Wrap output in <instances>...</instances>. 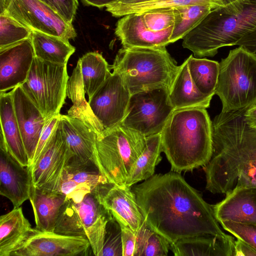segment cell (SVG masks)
Segmentation results:
<instances>
[{
  "instance_id": "1",
  "label": "cell",
  "mask_w": 256,
  "mask_h": 256,
  "mask_svg": "<svg viewBox=\"0 0 256 256\" xmlns=\"http://www.w3.org/2000/svg\"><path fill=\"white\" fill-rule=\"evenodd\" d=\"M132 190L146 224L170 244L199 236L234 238L220 228L212 206L180 173L154 174Z\"/></svg>"
},
{
  "instance_id": "2",
  "label": "cell",
  "mask_w": 256,
  "mask_h": 256,
  "mask_svg": "<svg viewBox=\"0 0 256 256\" xmlns=\"http://www.w3.org/2000/svg\"><path fill=\"white\" fill-rule=\"evenodd\" d=\"M245 110L221 112L212 122V152L204 170L212 194L256 187V129L246 123Z\"/></svg>"
},
{
  "instance_id": "3",
  "label": "cell",
  "mask_w": 256,
  "mask_h": 256,
  "mask_svg": "<svg viewBox=\"0 0 256 256\" xmlns=\"http://www.w3.org/2000/svg\"><path fill=\"white\" fill-rule=\"evenodd\" d=\"M171 171L180 173L204 166L212 152V124L206 108L174 110L161 133Z\"/></svg>"
},
{
  "instance_id": "4",
  "label": "cell",
  "mask_w": 256,
  "mask_h": 256,
  "mask_svg": "<svg viewBox=\"0 0 256 256\" xmlns=\"http://www.w3.org/2000/svg\"><path fill=\"white\" fill-rule=\"evenodd\" d=\"M256 27V0H236L212 10L183 38V48L196 58L212 57Z\"/></svg>"
},
{
  "instance_id": "5",
  "label": "cell",
  "mask_w": 256,
  "mask_h": 256,
  "mask_svg": "<svg viewBox=\"0 0 256 256\" xmlns=\"http://www.w3.org/2000/svg\"><path fill=\"white\" fill-rule=\"evenodd\" d=\"M178 67L166 46L122 47L110 68L122 76L132 94L158 88L168 90Z\"/></svg>"
},
{
  "instance_id": "6",
  "label": "cell",
  "mask_w": 256,
  "mask_h": 256,
  "mask_svg": "<svg viewBox=\"0 0 256 256\" xmlns=\"http://www.w3.org/2000/svg\"><path fill=\"white\" fill-rule=\"evenodd\" d=\"M96 190L77 198H66L60 208L54 232L86 238L94 255L100 256L108 224L114 217L100 202Z\"/></svg>"
},
{
  "instance_id": "7",
  "label": "cell",
  "mask_w": 256,
  "mask_h": 256,
  "mask_svg": "<svg viewBox=\"0 0 256 256\" xmlns=\"http://www.w3.org/2000/svg\"><path fill=\"white\" fill-rule=\"evenodd\" d=\"M222 112L248 108L256 103V56L241 46L220 63L215 91Z\"/></svg>"
},
{
  "instance_id": "8",
  "label": "cell",
  "mask_w": 256,
  "mask_h": 256,
  "mask_svg": "<svg viewBox=\"0 0 256 256\" xmlns=\"http://www.w3.org/2000/svg\"><path fill=\"white\" fill-rule=\"evenodd\" d=\"M146 144L144 134L121 124L97 137L96 154L100 172L109 182L126 186L130 169Z\"/></svg>"
},
{
  "instance_id": "9",
  "label": "cell",
  "mask_w": 256,
  "mask_h": 256,
  "mask_svg": "<svg viewBox=\"0 0 256 256\" xmlns=\"http://www.w3.org/2000/svg\"><path fill=\"white\" fill-rule=\"evenodd\" d=\"M68 79L66 64L50 62L35 56L21 86L46 120L60 114L67 94Z\"/></svg>"
},
{
  "instance_id": "10",
  "label": "cell",
  "mask_w": 256,
  "mask_h": 256,
  "mask_svg": "<svg viewBox=\"0 0 256 256\" xmlns=\"http://www.w3.org/2000/svg\"><path fill=\"white\" fill-rule=\"evenodd\" d=\"M168 90L158 88L132 94L121 124L146 137L161 134L174 112Z\"/></svg>"
},
{
  "instance_id": "11",
  "label": "cell",
  "mask_w": 256,
  "mask_h": 256,
  "mask_svg": "<svg viewBox=\"0 0 256 256\" xmlns=\"http://www.w3.org/2000/svg\"><path fill=\"white\" fill-rule=\"evenodd\" d=\"M0 14H5L30 28L68 40L76 33L56 12L40 0H0Z\"/></svg>"
},
{
  "instance_id": "12",
  "label": "cell",
  "mask_w": 256,
  "mask_h": 256,
  "mask_svg": "<svg viewBox=\"0 0 256 256\" xmlns=\"http://www.w3.org/2000/svg\"><path fill=\"white\" fill-rule=\"evenodd\" d=\"M131 95L122 76L113 70L89 98V106L101 125L104 134L122 124Z\"/></svg>"
},
{
  "instance_id": "13",
  "label": "cell",
  "mask_w": 256,
  "mask_h": 256,
  "mask_svg": "<svg viewBox=\"0 0 256 256\" xmlns=\"http://www.w3.org/2000/svg\"><path fill=\"white\" fill-rule=\"evenodd\" d=\"M68 154V147L59 119L39 156L30 166L32 185L59 190Z\"/></svg>"
},
{
  "instance_id": "14",
  "label": "cell",
  "mask_w": 256,
  "mask_h": 256,
  "mask_svg": "<svg viewBox=\"0 0 256 256\" xmlns=\"http://www.w3.org/2000/svg\"><path fill=\"white\" fill-rule=\"evenodd\" d=\"M90 247L86 238L43 232L36 228L33 234L11 256H86Z\"/></svg>"
},
{
  "instance_id": "15",
  "label": "cell",
  "mask_w": 256,
  "mask_h": 256,
  "mask_svg": "<svg viewBox=\"0 0 256 256\" xmlns=\"http://www.w3.org/2000/svg\"><path fill=\"white\" fill-rule=\"evenodd\" d=\"M96 194L100 202L118 223L129 227L136 234L144 218L131 188L107 182L100 185Z\"/></svg>"
},
{
  "instance_id": "16",
  "label": "cell",
  "mask_w": 256,
  "mask_h": 256,
  "mask_svg": "<svg viewBox=\"0 0 256 256\" xmlns=\"http://www.w3.org/2000/svg\"><path fill=\"white\" fill-rule=\"evenodd\" d=\"M35 56L30 38L0 49V92L25 82Z\"/></svg>"
},
{
  "instance_id": "17",
  "label": "cell",
  "mask_w": 256,
  "mask_h": 256,
  "mask_svg": "<svg viewBox=\"0 0 256 256\" xmlns=\"http://www.w3.org/2000/svg\"><path fill=\"white\" fill-rule=\"evenodd\" d=\"M10 91L16 116L30 166L46 120L21 86Z\"/></svg>"
},
{
  "instance_id": "18",
  "label": "cell",
  "mask_w": 256,
  "mask_h": 256,
  "mask_svg": "<svg viewBox=\"0 0 256 256\" xmlns=\"http://www.w3.org/2000/svg\"><path fill=\"white\" fill-rule=\"evenodd\" d=\"M32 186L30 166L20 164L6 148H0V194L20 207L29 199Z\"/></svg>"
},
{
  "instance_id": "19",
  "label": "cell",
  "mask_w": 256,
  "mask_h": 256,
  "mask_svg": "<svg viewBox=\"0 0 256 256\" xmlns=\"http://www.w3.org/2000/svg\"><path fill=\"white\" fill-rule=\"evenodd\" d=\"M173 26L158 32L150 30L145 26L142 14L133 13L117 22L114 34L123 48L166 46L170 44Z\"/></svg>"
},
{
  "instance_id": "20",
  "label": "cell",
  "mask_w": 256,
  "mask_h": 256,
  "mask_svg": "<svg viewBox=\"0 0 256 256\" xmlns=\"http://www.w3.org/2000/svg\"><path fill=\"white\" fill-rule=\"evenodd\" d=\"M60 122L68 150L67 160L92 162L99 168L96 133L80 120L68 114H60Z\"/></svg>"
},
{
  "instance_id": "21",
  "label": "cell",
  "mask_w": 256,
  "mask_h": 256,
  "mask_svg": "<svg viewBox=\"0 0 256 256\" xmlns=\"http://www.w3.org/2000/svg\"><path fill=\"white\" fill-rule=\"evenodd\" d=\"M107 182L95 164L68 160L62 174L59 190L66 198H73L94 192Z\"/></svg>"
},
{
  "instance_id": "22",
  "label": "cell",
  "mask_w": 256,
  "mask_h": 256,
  "mask_svg": "<svg viewBox=\"0 0 256 256\" xmlns=\"http://www.w3.org/2000/svg\"><path fill=\"white\" fill-rule=\"evenodd\" d=\"M212 206L218 222L231 220L256 225V187H236Z\"/></svg>"
},
{
  "instance_id": "23",
  "label": "cell",
  "mask_w": 256,
  "mask_h": 256,
  "mask_svg": "<svg viewBox=\"0 0 256 256\" xmlns=\"http://www.w3.org/2000/svg\"><path fill=\"white\" fill-rule=\"evenodd\" d=\"M0 145L20 164L29 166V162L16 116L11 91L0 92Z\"/></svg>"
},
{
  "instance_id": "24",
  "label": "cell",
  "mask_w": 256,
  "mask_h": 256,
  "mask_svg": "<svg viewBox=\"0 0 256 256\" xmlns=\"http://www.w3.org/2000/svg\"><path fill=\"white\" fill-rule=\"evenodd\" d=\"M170 102L174 110L209 108L212 96L202 94L190 75L188 58L179 66L168 90Z\"/></svg>"
},
{
  "instance_id": "25",
  "label": "cell",
  "mask_w": 256,
  "mask_h": 256,
  "mask_svg": "<svg viewBox=\"0 0 256 256\" xmlns=\"http://www.w3.org/2000/svg\"><path fill=\"white\" fill-rule=\"evenodd\" d=\"M66 196L60 190H52L32 185L29 200L32 207L36 228L54 232L61 208Z\"/></svg>"
},
{
  "instance_id": "26",
  "label": "cell",
  "mask_w": 256,
  "mask_h": 256,
  "mask_svg": "<svg viewBox=\"0 0 256 256\" xmlns=\"http://www.w3.org/2000/svg\"><path fill=\"white\" fill-rule=\"evenodd\" d=\"M32 228L21 207L14 208L0 218V256H11L33 234Z\"/></svg>"
},
{
  "instance_id": "27",
  "label": "cell",
  "mask_w": 256,
  "mask_h": 256,
  "mask_svg": "<svg viewBox=\"0 0 256 256\" xmlns=\"http://www.w3.org/2000/svg\"><path fill=\"white\" fill-rule=\"evenodd\" d=\"M235 240L204 235L184 238L170 244L176 256H233Z\"/></svg>"
},
{
  "instance_id": "28",
  "label": "cell",
  "mask_w": 256,
  "mask_h": 256,
  "mask_svg": "<svg viewBox=\"0 0 256 256\" xmlns=\"http://www.w3.org/2000/svg\"><path fill=\"white\" fill-rule=\"evenodd\" d=\"M66 93L73 103L68 111V115L80 120L96 133L98 137L102 136L104 130L85 98L86 92L82 82L79 60L68 79Z\"/></svg>"
},
{
  "instance_id": "29",
  "label": "cell",
  "mask_w": 256,
  "mask_h": 256,
  "mask_svg": "<svg viewBox=\"0 0 256 256\" xmlns=\"http://www.w3.org/2000/svg\"><path fill=\"white\" fill-rule=\"evenodd\" d=\"M36 57L50 62L67 64L76 48L69 40L32 30L30 36Z\"/></svg>"
},
{
  "instance_id": "30",
  "label": "cell",
  "mask_w": 256,
  "mask_h": 256,
  "mask_svg": "<svg viewBox=\"0 0 256 256\" xmlns=\"http://www.w3.org/2000/svg\"><path fill=\"white\" fill-rule=\"evenodd\" d=\"M146 144L142 154L133 164L126 180V186H131L154 175L155 168L160 162L162 152L161 134L146 137Z\"/></svg>"
},
{
  "instance_id": "31",
  "label": "cell",
  "mask_w": 256,
  "mask_h": 256,
  "mask_svg": "<svg viewBox=\"0 0 256 256\" xmlns=\"http://www.w3.org/2000/svg\"><path fill=\"white\" fill-rule=\"evenodd\" d=\"M84 87L90 98L110 76V66L101 54L89 52L79 60Z\"/></svg>"
},
{
  "instance_id": "32",
  "label": "cell",
  "mask_w": 256,
  "mask_h": 256,
  "mask_svg": "<svg viewBox=\"0 0 256 256\" xmlns=\"http://www.w3.org/2000/svg\"><path fill=\"white\" fill-rule=\"evenodd\" d=\"M191 78L204 94L213 96L218 81L220 63L206 58H197L192 54L188 58Z\"/></svg>"
},
{
  "instance_id": "33",
  "label": "cell",
  "mask_w": 256,
  "mask_h": 256,
  "mask_svg": "<svg viewBox=\"0 0 256 256\" xmlns=\"http://www.w3.org/2000/svg\"><path fill=\"white\" fill-rule=\"evenodd\" d=\"M174 22L170 44L182 38L195 28L214 8L208 5L190 4L173 8Z\"/></svg>"
},
{
  "instance_id": "34",
  "label": "cell",
  "mask_w": 256,
  "mask_h": 256,
  "mask_svg": "<svg viewBox=\"0 0 256 256\" xmlns=\"http://www.w3.org/2000/svg\"><path fill=\"white\" fill-rule=\"evenodd\" d=\"M204 4L212 6L214 9L226 6L223 0H154L150 2L130 5L108 10L114 17H122L125 15L142 14L160 8H174L190 5Z\"/></svg>"
},
{
  "instance_id": "35",
  "label": "cell",
  "mask_w": 256,
  "mask_h": 256,
  "mask_svg": "<svg viewBox=\"0 0 256 256\" xmlns=\"http://www.w3.org/2000/svg\"><path fill=\"white\" fill-rule=\"evenodd\" d=\"M170 242L151 228L144 221L136 234V244L134 256H166L170 249Z\"/></svg>"
},
{
  "instance_id": "36",
  "label": "cell",
  "mask_w": 256,
  "mask_h": 256,
  "mask_svg": "<svg viewBox=\"0 0 256 256\" xmlns=\"http://www.w3.org/2000/svg\"><path fill=\"white\" fill-rule=\"evenodd\" d=\"M32 32L12 17L0 14V49L30 38Z\"/></svg>"
},
{
  "instance_id": "37",
  "label": "cell",
  "mask_w": 256,
  "mask_h": 256,
  "mask_svg": "<svg viewBox=\"0 0 256 256\" xmlns=\"http://www.w3.org/2000/svg\"><path fill=\"white\" fill-rule=\"evenodd\" d=\"M141 14L146 27L153 32L161 31L174 24L173 8H158Z\"/></svg>"
},
{
  "instance_id": "38",
  "label": "cell",
  "mask_w": 256,
  "mask_h": 256,
  "mask_svg": "<svg viewBox=\"0 0 256 256\" xmlns=\"http://www.w3.org/2000/svg\"><path fill=\"white\" fill-rule=\"evenodd\" d=\"M224 230L236 238L246 242L256 250V225L223 220L219 222Z\"/></svg>"
},
{
  "instance_id": "39",
  "label": "cell",
  "mask_w": 256,
  "mask_h": 256,
  "mask_svg": "<svg viewBox=\"0 0 256 256\" xmlns=\"http://www.w3.org/2000/svg\"><path fill=\"white\" fill-rule=\"evenodd\" d=\"M60 16L67 23L72 24L78 2V0H40Z\"/></svg>"
},
{
  "instance_id": "40",
  "label": "cell",
  "mask_w": 256,
  "mask_h": 256,
  "mask_svg": "<svg viewBox=\"0 0 256 256\" xmlns=\"http://www.w3.org/2000/svg\"><path fill=\"white\" fill-rule=\"evenodd\" d=\"M116 231L108 232L106 230L103 249L100 256H122L120 228L119 231Z\"/></svg>"
},
{
  "instance_id": "41",
  "label": "cell",
  "mask_w": 256,
  "mask_h": 256,
  "mask_svg": "<svg viewBox=\"0 0 256 256\" xmlns=\"http://www.w3.org/2000/svg\"><path fill=\"white\" fill-rule=\"evenodd\" d=\"M118 224L121 232L122 255L134 256L136 249V234L128 226L122 223Z\"/></svg>"
},
{
  "instance_id": "42",
  "label": "cell",
  "mask_w": 256,
  "mask_h": 256,
  "mask_svg": "<svg viewBox=\"0 0 256 256\" xmlns=\"http://www.w3.org/2000/svg\"><path fill=\"white\" fill-rule=\"evenodd\" d=\"M60 114L52 117L46 120L30 166L35 162L46 144L60 119Z\"/></svg>"
},
{
  "instance_id": "43",
  "label": "cell",
  "mask_w": 256,
  "mask_h": 256,
  "mask_svg": "<svg viewBox=\"0 0 256 256\" xmlns=\"http://www.w3.org/2000/svg\"><path fill=\"white\" fill-rule=\"evenodd\" d=\"M256 56V27L243 36L236 43Z\"/></svg>"
},
{
  "instance_id": "44",
  "label": "cell",
  "mask_w": 256,
  "mask_h": 256,
  "mask_svg": "<svg viewBox=\"0 0 256 256\" xmlns=\"http://www.w3.org/2000/svg\"><path fill=\"white\" fill-rule=\"evenodd\" d=\"M233 256H256V250L242 240H235Z\"/></svg>"
},
{
  "instance_id": "45",
  "label": "cell",
  "mask_w": 256,
  "mask_h": 256,
  "mask_svg": "<svg viewBox=\"0 0 256 256\" xmlns=\"http://www.w3.org/2000/svg\"><path fill=\"white\" fill-rule=\"evenodd\" d=\"M244 118L247 124L254 129H256V103L246 109Z\"/></svg>"
},
{
  "instance_id": "46",
  "label": "cell",
  "mask_w": 256,
  "mask_h": 256,
  "mask_svg": "<svg viewBox=\"0 0 256 256\" xmlns=\"http://www.w3.org/2000/svg\"><path fill=\"white\" fill-rule=\"evenodd\" d=\"M154 0H117L106 6V10L121 8L124 6L150 2Z\"/></svg>"
},
{
  "instance_id": "47",
  "label": "cell",
  "mask_w": 256,
  "mask_h": 256,
  "mask_svg": "<svg viewBox=\"0 0 256 256\" xmlns=\"http://www.w3.org/2000/svg\"><path fill=\"white\" fill-rule=\"evenodd\" d=\"M84 4L102 8L117 0H82Z\"/></svg>"
},
{
  "instance_id": "48",
  "label": "cell",
  "mask_w": 256,
  "mask_h": 256,
  "mask_svg": "<svg viewBox=\"0 0 256 256\" xmlns=\"http://www.w3.org/2000/svg\"><path fill=\"white\" fill-rule=\"evenodd\" d=\"M236 0H223V2L225 6H227L234 2Z\"/></svg>"
}]
</instances>
